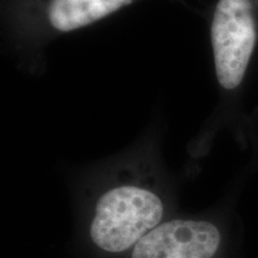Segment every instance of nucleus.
I'll return each instance as SVG.
<instances>
[{
  "instance_id": "obj_1",
  "label": "nucleus",
  "mask_w": 258,
  "mask_h": 258,
  "mask_svg": "<svg viewBox=\"0 0 258 258\" xmlns=\"http://www.w3.org/2000/svg\"><path fill=\"white\" fill-rule=\"evenodd\" d=\"M171 202L158 170L147 160L115 167L96 190L86 218V240L104 258H124L166 221Z\"/></svg>"
},
{
  "instance_id": "obj_2",
  "label": "nucleus",
  "mask_w": 258,
  "mask_h": 258,
  "mask_svg": "<svg viewBox=\"0 0 258 258\" xmlns=\"http://www.w3.org/2000/svg\"><path fill=\"white\" fill-rule=\"evenodd\" d=\"M211 40L219 84L228 91L237 89L243 82L257 40L250 0H219Z\"/></svg>"
},
{
  "instance_id": "obj_3",
  "label": "nucleus",
  "mask_w": 258,
  "mask_h": 258,
  "mask_svg": "<svg viewBox=\"0 0 258 258\" xmlns=\"http://www.w3.org/2000/svg\"><path fill=\"white\" fill-rule=\"evenodd\" d=\"M226 237L214 221L169 218L151 231L124 258H225Z\"/></svg>"
},
{
  "instance_id": "obj_4",
  "label": "nucleus",
  "mask_w": 258,
  "mask_h": 258,
  "mask_svg": "<svg viewBox=\"0 0 258 258\" xmlns=\"http://www.w3.org/2000/svg\"><path fill=\"white\" fill-rule=\"evenodd\" d=\"M132 3L133 0H48L40 23L15 43L34 51V48H42L57 36L89 27Z\"/></svg>"
}]
</instances>
